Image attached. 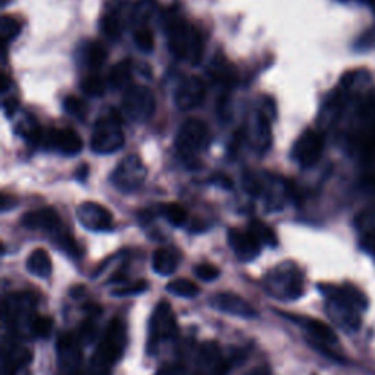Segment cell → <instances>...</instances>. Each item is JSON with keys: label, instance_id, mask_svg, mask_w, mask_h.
<instances>
[{"label": "cell", "instance_id": "obj_15", "mask_svg": "<svg viewBox=\"0 0 375 375\" xmlns=\"http://www.w3.org/2000/svg\"><path fill=\"white\" fill-rule=\"evenodd\" d=\"M47 144L65 156H75L82 150V139L71 128L50 129L47 132Z\"/></svg>", "mask_w": 375, "mask_h": 375}, {"label": "cell", "instance_id": "obj_28", "mask_svg": "<svg viewBox=\"0 0 375 375\" xmlns=\"http://www.w3.org/2000/svg\"><path fill=\"white\" fill-rule=\"evenodd\" d=\"M100 28L103 34L109 38H117L122 32V22H120V16L116 12H107L103 15Z\"/></svg>", "mask_w": 375, "mask_h": 375}, {"label": "cell", "instance_id": "obj_29", "mask_svg": "<svg viewBox=\"0 0 375 375\" xmlns=\"http://www.w3.org/2000/svg\"><path fill=\"white\" fill-rule=\"evenodd\" d=\"M21 28H22L21 22L16 18L5 15L2 21H0V32H2L3 44L15 40L21 34Z\"/></svg>", "mask_w": 375, "mask_h": 375}, {"label": "cell", "instance_id": "obj_16", "mask_svg": "<svg viewBox=\"0 0 375 375\" xmlns=\"http://www.w3.org/2000/svg\"><path fill=\"white\" fill-rule=\"evenodd\" d=\"M279 314L284 315V318L292 319V321H295L297 324H302L308 330V332L312 334L314 340H317V341H321V343H324V345H328V343L333 345L337 341V334L334 333V330L328 324L319 321V319L308 318V317H297V315H292L288 312H279Z\"/></svg>", "mask_w": 375, "mask_h": 375}, {"label": "cell", "instance_id": "obj_46", "mask_svg": "<svg viewBox=\"0 0 375 375\" xmlns=\"http://www.w3.org/2000/svg\"><path fill=\"white\" fill-rule=\"evenodd\" d=\"M8 85H9V80H8V76L3 73V76H2V91L3 93L8 90Z\"/></svg>", "mask_w": 375, "mask_h": 375}, {"label": "cell", "instance_id": "obj_9", "mask_svg": "<svg viewBox=\"0 0 375 375\" xmlns=\"http://www.w3.org/2000/svg\"><path fill=\"white\" fill-rule=\"evenodd\" d=\"M76 217L80 223L91 231L110 230L113 226V216L109 209L97 203H82L76 209Z\"/></svg>", "mask_w": 375, "mask_h": 375}, {"label": "cell", "instance_id": "obj_2", "mask_svg": "<svg viewBox=\"0 0 375 375\" xmlns=\"http://www.w3.org/2000/svg\"><path fill=\"white\" fill-rule=\"evenodd\" d=\"M126 343V326L124 319L115 317L110 319L100 345L97 348V354L93 359L91 375H109V368L124 356Z\"/></svg>", "mask_w": 375, "mask_h": 375}, {"label": "cell", "instance_id": "obj_12", "mask_svg": "<svg viewBox=\"0 0 375 375\" xmlns=\"http://www.w3.org/2000/svg\"><path fill=\"white\" fill-rule=\"evenodd\" d=\"M212 306L214 310L225 312V314H230L235 315L239 318H257L258 317V311L253 308L249 302H247L244 297H240L236 293H217L216 296L212 297V301H209Z\"/></svg>", "mask_w": 375, "mask_h": 375}, {"label": "cell", "instance_id": "obj_21", "mask_svg": "<svg viewBox=\"0 0 375 375\" xmlns=\"http://www.w3.org/2000/svg\"><path fill=\"white\" fill-rule=\"evenodd\" d=\"M248 230L261 242V245L264 244V245H269L273 248L277 247L279 240H277V235H275V231L270 226L261 222V220H252V222L249 223Z\"/></svg>", "mask_w": 375, "mask_h": 375}, {"label": "cell", "instance_id": "obj_45", "mask_svg": "<svg viewBox=\"0 0 375 375\" xmlns=\"http://www.w3.org/2000/svg\"><path fill=\"white\" fill-rule=\"evenodd\" d=\"M87 174H88V166H87V164H84V166H81L80 170H78V179L85 181Z\"/></svg>", "mask_w": 375, "mask_h": 375}, {"label": "cell", "instance_id": "obj_13", "mask_svg": "<svg viewBox=\"0 0 375 375\" xmlns=\"http://www.w3.org/2000/svg\"><path fill=\"white\" fill-rule=\"evenodd\" d=\"M323 148V139L319 134L314 130H306L296 141L293 147V157L295 160L304 168L312 166V164L318 160L319 154H321Z\"/></svg>", "mask_w": 375, "mask_h": 375}, {"label": "cell", "instance_id": "obj_3", "mask_svg": "<svg viewBox=\"0 0 375 375\" xmlns=\"http://www.w3.org/2000/svg\"><path fill=\"white\" fill-rule=\"evenodd\" d=\"M124 144L122 116L116 109L110 107L106 113L97 119L91 138V148L97 154H112L122 148Z\"/></svg>", "mask_w": 375, "mask_h": 375}, {"label": "cell", "instance_id": "obj_44", "mask_svg": "<svg viewBox=\"0 0 375 375\" xmlns=\"http://www.w3.org/2000/svg\"><path fill=\"white\" fill-rule=\"evenodd\" d=\"M84 291H85L84 286H75V288L71 289V295H72L73 297H81V296L84 295V293H82Z\"/></svg>", "mask_w": 375, "mask_h": 375}, {"label": "cell", "instance_id": "obj_5", "mask_svg": "<svg viewBox=\"0 0 375 375\" xmlns=\"http://www.w3.org/2000/svg\"><path fill=\"white\" fill-rule=\"evenodd\" d=\"M178 334V323L168 301H160L156 310L151 314L147 352L150 355L156 354L157 346L161 340L172 339Z\"/></svg>", "mask_w": 375, "mask_h": 375}, {"label": "cell", "instance_id": "obj_41", "mask_svg": "<svg viewBox=\"0 0 375 375\" xmlns=\"http://www.w3.org/2000/svg\"><path fill=\"white\" fill-rule=\"evenodd\" d=\"M182 374H183V368H182V367L173 365V367L163 368V370L159 371L156 375H182Z\"/></svg>", "mask_w": 375, "mask_h": 375}, {"label": "cell", "instance_id": "obj_30", "mask_svg": "<svg viewBox=\"0 0 375 375\" xmlns=\"http://www.w3.org/2000/svg\"><path fill=\"white\" fill-rule=\"evenodd\" d=\"M257 138H258V148L261 151H267L271 146V129L269 119L264 115H258L257 122Z\"/></svg>", "mask_w": 375, "mask_h": 375}, {"label": "cell", "instance_id": "obj_25", "mask_svg": "<svg viewBox=\"0 0 375 375\" xmlns=\"http://www.w3.org/2000/svg\"><path fill=\"white\" fill-rule=\"evenodd\" d=\"M161 213L163 216L168 218V222L174 226V227H181L186 223L188 220V213L186 209L178 204V203H169V204H164L161 207Z\"/></svg>", "mask_w": 375, "mask_h": 375}, {"label": "cell", "instance_id": "obj_11", "mask_svg": "<svg viewBox=\"0 0 375 375\" xmlns=\"http://www.w3.org/2000/svg\"><path fill=\"white\" fill-rule=\"evenodd\" d=\"M207 95L205 82L198 76H190L186 78L176 91V104L181 110H192L200 107Z\"/></svg>", "mask_w": 375, "mask_h": 375}, {"label": "cell", "instance_id": "obj_4", "mask_svg": "<svg viewBox=\"0 0 375 375\" xmlns=\"http://www.w3.org/2000/svg\"><path fill=\"white\" fill-rule=\"evenodd\" d=\"M266 286L270 295L280 299H297L304 293L302 274L293 264H289V269H286V264H283L273 270L266 280Z\"/></svg>", "mask_w": 375, "mask_h": 375}, {"label": "cell", "instance_id": "obj_7", "mask_svg": "<svg viewBox=\"0 0 375 375\" xmlns=\"http://www.w3.org/2000/svg\"><path fill=\"white\" fill-rule=\"evenodd\" d=\"M124 113L135 122H146L156 112V98L150 88L132 85L122 98Z\"/></svg>", "mask_w": 375, "mask_h": 375}, {"label": "cell", "instance_id": "obj_24", "mask_svg": "<svg viewBox=\"0 0 375 375\" xmlns=\"http://www.w3.org/2000/svg\"><path fill=\"white\" fill-rule=\"evenodd\" d=\"M166 289L169 293L181 296V297H195L198 293H200V288H198L194 282L183 277L172 280L166 286Z\"/></svg>", "mask_w": 375, "mask_h": 375}, {"label": "cell", "instance_id": "obj_19", "mask_svg": "<svg viewBox=\"0 0 375 375\" xmlns=\"http://www.w3.org/2000/svg\"><path fill=\"white\" fill-rule=\"evenodd\" d=\"M52 260L46 249L38 248L30 253L27 258V270L32 275H37L40 279H47L52 274Z\"/></svg>", "mask_w": 375, "mask_h": 375}, {"label": "cell", "instance_id": "obj_1", "mask_svg": "<svg viewBox=\"0 0 375 375\" xmlns=\"http://www.w3.org/2000/svg\"><path fill=\"white\" fill-rule=\"evenodd\" d=\"M164 24H166L168 46L173 56L181 60H190L192 65L200 63L204 54L201 32L183 16L174 12L168 15Z\"/></svg>", "mask_w": 375, "mask_h": 375}, {"label": "cell", "instance_id": "obj_47", "mask_svg": "<svg viewBox=\"0 0 375 375\" xmlns=\"http://www.w3.org/2000/svg\"><path fill=\"white\" fill-rule=\"evenodd\" d=\"M8 3V0H2V6H5Z\"/></svg>", "mask_w": 375, "mask_h": 375}, {"label": "cell", "instance_id": "obj_39", "mask_svg": "<svg viewBox=\"0 0 375 375\" xmlns=\"http://www.w3.org/2000/svg\"><path fill=\"white\" fill-rule=\"evenodd\" d=\"M18 107H19V102L16 100V98H9V100H6L3 103V110H5V113H6L8 117L14 116L16 113Z\"/></svg>", "mask_w": 375, "mask_h": 375}, {"label": "cell", "instance_id": "obj_8", "mask_svg": "<svg viewBox=\"0 0 375 375\" xmlns=\"http://www.w3.org/2000/svg\"><path fill=\"white\" fill-rule=\"evenodd\" d=\"M147 176V169L144 163L135 154L124 159L115 169L112 181L120 191H134L144 183Z\"/></svg>", "mask_w": 375, "mask_h": 375}, {"label": "cell", "instance_id": "obj_38", "mask_svg": "<svg viewBox=\"0 0 375 375\" xmlns=\"http://www.w3.org/2000/svg\"><path fill=\"white\" fill-rule=\"evenodd\" d=\"M209 183L217 185L218 188H223V190H231V188H234V181H231L225 173L213 174L212 178H209Z\"/></svg>", "mask_w": 375, "mask_h": 375}, {"label": "cell", "instance_id": "obj_26", "mask_svg": "<svg viewBox=\"0 0 375 375\" xmlns=\"http://www.w3.org/2000/svg\"><path fill=\"white\" fill-rule=\"evenodd\" d=\"M154 6H156V0H139L134 6V12H132V21L137 28L146 27L147 21L150 19ZM135 28V30H137Z\"/></svg>", "mask_w": 375, "mask_h": 375}, {"label": "cell", "instance_id": "obj_42", "mask_svg": "<svg viewBox=\"0 0 375 375\" xmlns=\"http://www.w3.org/2000/svg\"><path fill=\"white\" fill-rule=\"evenodd\" d=\"M207 229V225L204 222H201V220H192V223H191V230L192 231H203Z\"/></svg>", "mask_w": 375, "mask_h": 375}, {"label": "cell", "instance_id": "obj_23", "mask_svg": "<svg viewBox=\"0 0 375 375\" xmlns=\"http://www.w3.org/2000/svg\"><path fill=\"white\" fill-rule=\"evenodd\" d=\"M16 132L19 135L24 137L30 142V144H40L44 138L41 126L38 125L37 120L32 119V117L22 120Z\"/></svg>", "mask_w": 375, "mask_h": 375}, {"label": "cell", "instance_id": "obj_34", "mask_svg": "<svg viewBox=\"0 0 375 375\" xmlns=\"http://www.w3.org/2000/svg\"><path fill=\"white\" fill-rule=\"evenodd\" d=\"M194 273L196 277L203 282H214L216 279L220 277V269L209 262L198 264L194 269Z\"/></svg>", "mask_w": 375, "mask_h": 375}, {"label": "cell", "instance_id": "obj_40", "mask_svg": "<svg viewBox=\"0 0 375 375\" xmlns=\"http://www.w3.org/2000/svg\"><path fill=\"white\" fill-rule=\"evenodd\" d=\"M16 204H18L16 198L9 196L8 194H2V209H3V212H8L9 208L16 207Z\"/></svg>", "mask_w": 375, "mask_h": 375}, {"label": "cell", "instance_id": "obj_35", "mask_svg": "<svg viewBox=\"0 0 375 375\" xmlns=\"http://www.w3.org/2000/svg\"><path fill=\"white\" fill-rule=\"evenodd\" d=\"M148 289V283L146 280H138L132 284L124 286V288H117L112 291L113 296H132V295H141Z\"/></svg>", "mask_w": 375, "mask_h": 375}, {"label": "cell", "instance_id": "obj_27", "mask_svg": "<svg viewBox=\"0 0 375 375\" xmlns=\"http://www.w3.org/2000/svg\"><path fill=\"white\" fill-rule=\"evenodd\" d=\"M222 352H220V348L218 345L216 343V341H205V343L201 345V349H200V361L203 365H207V367H213V371L214 368L217 367V363L222 361Z\"/></svg>", "mask_w": 375, "mask_h": 375}, {"label": "cell", "instance_id": "obj_36", "mask_svg": "<svg viewBox=\"0 0 375 375\" xmlns=\"http://www.w3.org/2000/svg\"><path fill=\"white\" fill-rule=\"evenodd\" d=\"M53 328V319L50 317H36L32 323V332L37 337H49Z\"/></svg>", "mask_w": 375, "mask_h": 375}, {"label": "cell", "instance_id": "obj_31", "mask_svg": "<svg viewBox=\"0 0 375 375\" xmlns=\"http://www.w3.org/2000/svg\"><path fill=\"white\" fill-rule=\"evenodd\" d=\"M63 107L66 110V113L72 115L73 117L76 119H85L87 117V113H88V106L84 100H81V98L75 97V95H69L65 98L63 102Z\"/></svg>", "mask_w": 375, "mask_h": 375}, {"label": "cell", "instance_id": "obj_33", "mask_svg": "<svg viewBox=\"0 0 375 375\" xmlns=\"http://www.w3.org/2000/svg\"><path fill=\"white\" fill-rule=\"evenodd\" d=\"M134 40L141 52L151 53L154 50V36L147 27L137 28L134 32Z\"/></svg>", "mask_w": 375, "mask_h": 375}, {"label": "cell", "instance_id": "obj_10", "mask_svg": "<svg viewBox=\"0 0 375 375\" xmlns=\"http://www.w3.org/2000/svg\"><path fill=\"white\" fill-rule=\"evenodd\" d=\"M227 242L240 261H252L261 252V242L253 236L249 230L229 229Z\"/></svg>", "mask_w": 375, "mask_h": 375}, {"label": "cell", "instance_id": "obj_18", "mask_svg": "<svg viewBox=\"0 0 375 375\" xmlns=\"http://www.w3.org/2000/svg\"><path fill=\"white\" fill-rule=\"evenodd\" d=\"M152 270L159 275H170L178 269L179 258L169 248H159L152 253Z\"/></svg>", "mask_w": 375, "mask_h": 375}, {"label": "cell", "instance_id": "obj_37", "mask_svg": "<svg viewBox=\"0 0 375 375\" xmlns=\"http://www.w3.org/2000/svg\"><path fill=\"white\" fill-rule=\"evenodd\" d=\"M244 188H245V191L252 196H260L264 190V186L260 182L258 176H255L251 172H247L244 174Z\"/></svg>", "mask_w": 375, "mask_h": 375}, {"label": "cell", "instance_id": "obj_43", "mask_svg": "<svg viewBox=\"0 0 375 375\" xmlns=\"http://www.w3.org/2000/svg\"><path fill=\"white\" fill-rule=\"evenodd\" d=\"M245 375H271L269 368L267 367H261V368H255V370H252L251 372L245 374Z\"/></svg>", "mask_w": 375, "mask_h": 375}, {"label": "cell", "instance_id": "obj_20", "mask_svg": "<svg viewBox=\"0 0 375 375\" xmlns=\"http://www.w3.org/2000/svg\"><path fill=\"white\" fill-rule=\"evenodd\" d=\"M109 81L116 88V90H124V91H126L128 88L134 85V80H132L130 60H122L116 63L109 73Z\"/></svg>", "mask_w": 375, "mask_h": 375}, {"label": "cell", "instance_id": "obj_6", "mask_svg": "<svg viewBox=\"0 0 375 375\" xmlns=\"http://www.w3.org/2000/svg\"><path fill=\"white\" fill-rule=\"evenodd\" d=\"M209 142V132L207 125L200 119H188L181 126L176 137V147L182 157L194 159Z\"/></svg>", "mask_w": 375, "mask_h": 375}, {"label": "cell", "instance_id": "obj_22", "mask_svg": "<svg viewBox=\"0 0 375 375\" xmlns=\"http://www.w3.org/2000/svg\"><path fill=\"white\" fill-rule=\"evenodd\" d=\"M107 60V50L100 43H90L85 49V63L90 69H100Z\"/></svg>", "mask_w": 375, "mask_h": 375}, {"label": "cell", "instance_id": "obj_17", "mask_svg": "<svg viewBox=\"0 0 375 375\" xmlns=\"http://www.w3.org/2000/svg\"><path fill=\"white\" fill-rule=\"evenodd\" d=\"M208 72L213 76L214 81L226 87H234L235 84H238V80H239L236 66L231 63L225 54H220V53H217L213 58Z\"/></svg>", "mask_w": 375, "mask_h": 375}, {"label": "cell", "instance_id": "obj_32", "mask_svg": "<svg viewBox=\"0 0 375 375\" xmlns=\"http://www.w3.org/2000/svg\"><path fill=\"white\" fill-rule=\"evenodd\" d=\"M81 87H82V91L87 95H91V97H102L106 93V84L100 76L97 75L87 76V78L82 81Z\"/></svg>", "mask_w": 375, "mask_h": 375}, {"label": "cell", "instance_id": "obj_14", "mask_svg": "<svg viewBox=\"0 0 375 375\" xmlns=\"http://www.w3.org/2000/svg\"><path fill=\"white\" fill-rule=\"evenodd\" d=\"M21 223L24 227L31 230H43L56 234L60 229V217L58 212L52 207H44L38 209H31L21 218Z\"/></svg>", "mask_w": 375, "mask_h": 375}]
</instances>
